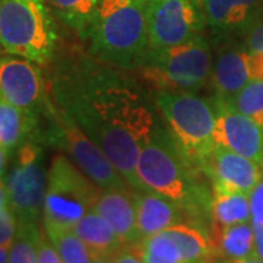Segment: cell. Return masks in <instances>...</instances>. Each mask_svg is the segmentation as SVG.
Instances as JSON below:
<instances>
[{
  "mask_svg": "<svg viewBox=\"0 0 263 263\" xmlns=\"http://www.w3.org/2000/svg\"><path fill=\"white\" fill-rule=\"evenodd\" d=\"M127 70L94 56H69L54 67L50 95L104 151L133 190H141L138 160L161 124L155 100Z\"/></svg>",
  "mask_w": 263,
  "mask_h": 263,
  "instance_id": "obj_1",
  "label": "cell"
},
{
  "mask_svg": "<svg viewBox=\"0 0 263 263\" xmlns=\"http://www.w3.org/2000/svg\"><path fill=\"white\" fill-rule=\"evenodd\" d=\"M136 173L141 190L158 193L179 203L189 224H200L205 216H211L212 190L208 192L200 174L183 158L162 123L142 146Z\"/></svg>",
  "mask_w": 263,
  "mask_h": 263,
  "instance_id": "obj_2",
  "label": "cell"
},
{
  "mask_svg": "<svg viewBox=\"0 0 263 263\" xmlns=\"http://www.w3.org/2000/svg\"><path fill=\"white\" fill-rule=\"evenodd\" d=\"M149 0H101L85 40L104 63L138 70L149 54Z\"/></svg>",
  "mask_w": 263,
  "mask_h": 263,
  "instance_id": "obj_3",
  "label": "cell"
},
{
  "mask_svg": "<svg viewBox=\"0 0 263 263\" xmlns=\"http://www.w3.org/2000/svg\"><path fill=\"white\" fill-rule=\"evenodd\" d=\"M154 100L180 154L203 176V167L216 148L215 100L184 91H157Z\"/></svg>",
  "mask_w": 263,
  "mask_h": 263,
  "instance_id": "obj_4",
  "label": "cell"
},
{
  "mask_svg": "<svg viewBox=\"0 0 263 263\" xmlns=\"http://www.w3.org/2000/svg\"><path fill=\"white\" fill-rule=\"evenodd\" d=\"M59 34L46 0H0V47L40 66L53 62Z\"/></svg>",
  "mask_w": 263,
  "mask_h": 263,
  "instance_id": "obj_5",
  "label": "cell"
},
{
  "mask_svg": "<svg viewBox=\"0 0 263 263\" xmlns=\"http://www.w3.org/2000/svg\"><path fill=\"white\" fill-rule=\"evenodd\" d=\"M103 189L95 184L65 154L56 155L48 167L43 208L44 230H73L92 211Z\"/></svg>",
  "mask_w": 263,
  "mask_h": 263,
  "instance_id": "obj_6",
  "label": "cell"
},
{
  "mask_svg": "<svg viewBox=\"0 0 263 263\" xmlns=\"http://www.w3.org/2000/svg\"><path fill=\"white\" fill-rule=\"evenodd\" d=\"M211 44L203 35L164 50H149L138 69L141 78L157 91L196 92L211 81Z\"/></svg>",
  "mask_w": 263,
  "mask_h": 263,
  "instance_id": "obj_7",
  "label": "cell"
},
{
  "mask_svg": "<svg viewBox=\"0 0 263 263\" xmlns=\"http://www.w3.org/2000/svg\"><path fill=\"white\" fill-rule=\"evenodd\" d=\"M44 116L48 120L46 142L63 151V154L73 161L95 184L103 190L130 187L104 151L81 129L70 114L53 101V98L50 100Z\"/></svg>",
  "mask_w": 263,
  "mask_h": 263,
  "instance_id": "obj_8",
  "label": "cell"
},
{
  "mask_svg": "<svg viewBox=\"0 0 263 263\" xmlns=\"http://www.w3.org/2000/svg\"><path fill=\"white\" fill-rule=\"evenodd\" d=\"M6 181L9 208L18 222H37L43 216L48 170L44 149L37 138H31L15 151L13 165Z\"/></svg>",
  "mask_w": 263,
  "mask_h": 263,
  "instance_id": "obj_9",
  "label": "cell"
},
{
  "mask_svg": "<svg viewBox=\"0 0 263 263\" xmlns=\"http://www.w3.org/2000/svg\"><path fill=\"white\" fill-rule=\"evenodd\" d=\"M206 19L200 0H149L151 50H164L203 35Z\"/></svg>",
  "mask_w": 263,
  "mask_h": 263,
  "instance_id": "obj_10",
  "label": "cell"
},
{
  "mask_svg": "<svg viewBox=\"0 0 263 263\" xmlns=\"http://www.w3.org/2000/svg\"><path fill=\"white\" fill-rule=\"evenodd\" d=\"M0 100L37 114H44L51 97L40 65L19 56L0 59Z\"/></svg>",
  "mask_w": 263,
  "mask_h": 263,
  "instance_id": "obj_11",
  "label": "cell"
},
{
  "mask_svg": "<svg viewBox=\"0 0 263 263\" xmlns=\"http://www.w3.org/2000/svg\"><path fill=\"white\" fill-rule=\"evenodd\" d=\"M214 141L216 146L233 151L262 165L263 126L228 104L216 103Z\"/></svg>",
  "mask_w": 263,
  "mask_h": 263,
  "instance_id": "obj_12",
  "label": "cell"
},
{
  "mask_svg": "<svg viewBox=\"0 0 263 263\" xmlns=\"http://www.w3.org/2000/svg\"><path fill=\"white\" fill-rule=\"evenodd\" d=\"M211 189L218 192H240L249 195L263 176V167L233 151L216 146L203 167Z\"/></svg>",
  "mask_w": 263,
  "mask_h": 263,
  "instance_id": "obj_13",
  "label": "cell"
},
{
  "mask_svg": "<svg viewBox=\"0 0 263 263\" xmlns=\"http://www.w3.org/2000/svg\"><path fill=\"white\" fill-rule=\"evenodd\" d=\"M206 27L215 43H224L263 19V0H200Z\"/></svg>",
  "mask_w": 263,
  "mask_h": 263,
  "instance_id": "obj_14",
  "label": "cell"
},
{
  "mask_svg": "<svg viewBox=\"0 0 263 263\" xmlns=\"http://www.w3.org/2000/svg\"><path fill=\"white\" fill-rule=\"evenodd\" d=\"M249 57L250 51L245 44H231L218 51L211 75L216 103L228 104L240 89L252 81Z\"/></svg>",
  "mask_w": 263,
  "mask_h": 263,
  "instance_id": "obj_15",
  "label": "cell"
},
{
  "mask_svg": "<svg viewBox=\"0 0 263 263\" xmlns=\"http://www.w3.org/2000/svg\"><path fill=\"white\" fill-rule=\"evenodd\" d=\"M136 202V227L139 241L165 231L167 228L177 224H189L187 215L179 203L170 200L154 192L135 190Z\"/></svg>",
  "mask_w": 263,
  "mask_h": 263,
  "instance_id": "obj_16",
  "label": "cell"
},
{
  "mask_svg": "<svg viewBox=\"0 0 263 263\" xmlns=\"http://www.w3.org/2000/svg\"><path fill=\"white\" fill-rule=\"evenodd\" d=\"M94 211L103 215L126 246L139 243L136 227V202L132 187L104 189Z\"/></svg>",
  "mask_w": 263,
  "mask_h": 263,
  "instance_id": "obj_17",
  "label": "cell"
},
{
  "mask_svg": "<svg viewBox=\"0 0 263 263\" xmlns=\"http://www.w3.org/2000/svg\"><path fill=\"white\" fill-rule=\"evenodd\" d=\"M73 233L86 245L92 256L111 257L126 246L111 224L94 209L73 227Z\"/></svg>",
  "mask_w": 263,
  "mask_h": 263,
  "instance_id": "obj_18",
  "label": "cell"
},
{
  "mask_svg": "<svg viewBox=\"0 0 263 263\" xmlns=\"http://www.w3.org/2000/svg\"><path fill=\"white\" fill-rule=\"evenodd\" d=\"M40 114L0 100V143L15 152L35 136Z\"/></svg>",
  "mask_w": 263,
  "mask_h": 263,
  "instance_id": "obj_19",
  "label": "cell"
},
{
  "mask_svg": "<svg viewBox=\"0 0 263 263\" xmlns=\"http://www.w3.org/2000/svg\"><path fill=\"white\" fill-rule=\"evenodd\" d=\"M165 233L177 245L184 263H216L214 240L205 228L183 222L170 227Z\"/></svg>",
  "mask_w": 263,
  "mask_h": 263,
  "instance_id": "obj_20",
  "label": "cell"
},
{
  "mask_svg": "<svg viewBox=\"0 0 263 263\" xmlns=\"http://www.w3.org/2000/svg\"><path fill=\"white\" fill-rule=\"evenodd\" d=\"M212 240L218 257H222L226 262L254 256V230L252 221L215 228Z\"/></svg>",
  "mask_w": 263,
  "mask_h": 263,
  "instance_id": "obj_21",
  "label": "cell"
},
{
  "mask_svg": "<svg viewBox=\"0 0 263 263\" xmlns=\"http://www.w3.org/2000/svg\"><path fill=\"white\" fill-rule=\"evenodd\" d=\"M212 226L215 228L250 222V200L249 195L240 192H218L212 190L211 203Z\"/></svg>",
  "mask_w": 263,
  "mask_h": 263,
  "instance_id": "obj_22",
  "label": "cell"
},
{
  "mask_svg": "<svg viewBox=\"0 0 263 263\" xmlns=\"http://www.w3.org/2000/svg\"><path fill=\"white\" fill-rule=\"evenodd\" d=\"M50 9L81 38L86 37L101 0H46Z\"/></svg>",
  "mask_w": 263,
  "mask_h": 263,
  "instance_id": "obj_23",
  "label": "cell"
},
{
  "mask_svg": "<svg viewBox=\"0 0 263 263\" xmlns=\"http://www.w3.org/2000/svg\"><path fill=\"white\" fill-rule=\"evenodd\" d=\"M132 247L145 263H184L179 247L165 231L149 235Z\"/></svg>",
  "mask_w": 263,
  "mask_h": 263,
  "instance_id": "obj_24",
  "label": "cell"
},
{
  "mask_svg": "<svg viewBox=\"0 0 263 263\" xmlns=\"http://www.w3.org/2000/svg\"><path fill=\"white\" fill-rule=\"evenodd\" d=\"M43 233L37 222H19L8 263H37L38 243Z\"/></svg>",
  "mask_w": 263,
  "mask_h": 263,
  "instance_id": "obj_25",
  "label": "cell"
},
{
  "mask_svg": "<svg viewBox=\"0 0 263 263\" xmlns=\"http://www.w3.org/2000/svg\"><path fill=\"white\" fill-rule=\"evenodd\" d=\"M63 263H92V253L73 230H44Z\"/></svg>",
  "mask_w": 263,
  "mask_h": 263,
  "instance_id": "obj_26",
  "label": "cell"
},
{
  "mask_svg": "<svg viewBox=\"0 0 263 263\" xmlns=\"http://www.w3.org/2000/svg\"><path fill=\"white\" fill-rule=\"evenodd\" d=\"M228 105L263 126V81H250L233 97Z\"/></svg>",
  "mask_w": 263,
  "mask_h": 263,
  "instance_id": "obj_27",
  "label": "cell"
},
{
  "mask_svg": "<svg viewBox=\"0 0 263 263\" xmlns=\"http://www.w3.org/2000/svg\"><path fill=\"white\" fill-rule=\"evenodd\" d=\"M18 218L10 208L0 212V247L10 249L18 233Z\"/></svg>",
  "mask_w": 263,
  "mask_h": 263,
  "instance_id": "obj_28",
  "label": "cell"
},
{
  "mask_svg": "<svg viewBox=\"0 0 263 263\" xmlns=\"http://www.w3.org/2000/svg\"><path fill=\"white\" fill-rule=\"evenodd\" d=\"M249 200H250L252 224L263 226V176L253 190L249 193Z\"/></svg>",
  "mask_w": 263,
  "mask_h": 263,
  "instance_id": "obj_29",
  "label": "cell"
},
{
  "mask_svg": "<svg viewBox=\"0 0 263 263\" xmlns=\"http://www.w3.org/2000/svg\"><path fill=\"white\" fill-rule=\"evenodd\" d=\"M37 263H63L60 254L56 250L54 245L50 241L46 231L43 233L40 243H38Z\"/></svg>",
  "mask_w": 263,
  "mask_h": 263,
  "instance_id": "obj_30",
  "label": "cell"
},
{
  "mask_svg": "<svg viewBox=\"0 0 263 263\" xmlns=\"http://www.w3.org/2000/svg\"><path fill=\"white\" fill-rule=\"evenodd\" d=\"M245 46L250 51H263V19L257 21L253 27L247 29L245 35Z\"/></svg>",
  "mask_w": 263,
  "mask_h": 263,
  "instance_id": "obj_31",
  "label": "cell"
},
{
  "mask_svg": "<svg viewBox=\"0 0 263 263\" xmlns=\"http://www.w3.org/2000/svg\"><path fill=\"white\" fill-rule=\"evenodd\" d=\"M111 263H145L132 246H124L111 256Z\"/></svg>",
  "mask_w": 263,
  "mask_h": 263,
  "instance_id": "obj_32",
  "label": "cell"
},
{
  "mask_svg": "<svg viewBox=\"0 0 263 263\" xmlns=\"http://www.w3.org/2000/svg\"><path fill=\"white\" fill-rule=\"evenodd\" d=\"M249 69L252 81H263V51H250Z\"/></svg>",
  "mask_w": 263,
  "mask_h": 263,
  "instance_id": "obj_33",
  "label": "cell"
},
{
  "mask_svg": "<svg viewBox=\"0 0 263 263\" xmlns=\"http://www.w3.org/2000/svg\"><path fill=\"white\" fill-rule=\"evenodd\" d=\"M254 256L263 260V226H254Z\"/></svg>",
  "mask_w": 263,
  "mask_h": 263,
  "instance_id": "obj_34",
  "label": "cell"
},
{
  "mask_svg": "<svg viewBox=\"0 0 263 263\" xmlns=\"http://www.w3.org/2000/svg\"><path fill=\"white\" fill-rule=\"evenodd\" d=\"M8 208H9V196H8L6 181L3 176H0V212L6 211Z\"/></svg>",
  "mask_w": 263,
  "mask_h": 263,
  "instance_id": "obj_35",
  "label": "cell"
},
{
  "mask_svg": "<svg viewBox=\"0 0 263 263\" xmlns=\"http://www.w3.org/2000/svg\"><path fill=\"white\" fill-rule=\"evenodd\" d=\"M9 154L10 151L0 143V176H3V173L6 171L8 161H9Z\"/></svg>",
  "mask_w": 263,
  "mask_h": 263,
  "instance_id": "obj_36",
  "label": "cell"
},
{
  "mask_svg": "<svg viewBox=\"0 0 263 263\" xmlns=\"http://www.w3.org/2000/svg\"><path fill=\"white\" fill-rule=\"evenodd\" d=\"M226 263H263V260L256 256H252V257H246V259H240V260H228Z\"/></svg>",
  "mask_w": 263,
  "mask_h": 263,
  "instance_id": "obj_37",
  "label": "cell"
},
{
  "mask_svg": "<svg viewBox=\"0 0 263 263\" xmlns=\"http://www.w3.org/2000/svg\"><path fill=\"white\" fill-rule=\"evenodd\" d=\"M8 259H9V249L0 247V263H8Z\"/></svg>",
  "mask_w": 263,
  "mask_h": 263,
  "instance_id": "obj_38",
  "label": "cell"
},
{
  "mask_svg": "<svg viewBox=\"0 0 263 263\" xmlns=\"http://www.w3.org/2000/svg\"><path fill=\"white\" fill-rule=\"evenodd\" d=\"M92 263H111V257H107V256H92Z\"/></svg>",
  "mask_w": 263,
  "mask_h": 263,
  "instance_id": "obj_39",
  "label": "cell"
},
{
  "mask_svg": "<svg viewBox=\"0 0 263 263\" xmlns=\"http://www.w3.org/2000/svg\"><path fill=\"white\" fill-rule=\"evenodd\" d=\"M262 167H263V162H262Z\"/></svg>",
  "mask_w": 263,
  "mask_h": 263,
  "instance_id": "obj_40",
  "label": "cell"
}]
</instances>
